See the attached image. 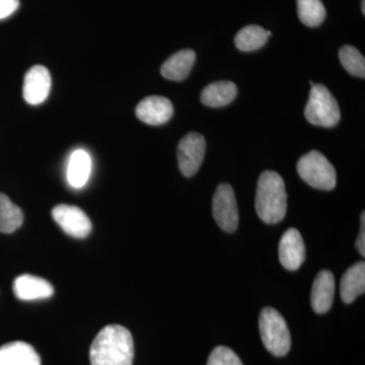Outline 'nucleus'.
Here are the masks:
<instances>
[{
    "instance_id": "nucleus-1",
    "label": "nucleus",
    "mask_w": 365,
    "mask_h": 365,
    "mask_svg": "<svg viewBox=\"0 0 365 365\" xmlns=\"http://www.w3.org/2000/svg\"><path fill=\"white\" fill-rule=\"evenodd\" d=\"M133 359V338L123 326L105 327L91 343V365H132Z\"/></svg>"
},
{
    "instance_id": "nucleus-2",
    "label": "nucleus",
    "mask_w": 365,
    "mask_h": 365,
    "mask_svg": "<svg viewBox=\"0 0 365 365\" xmlns=\"http://www.w3.org/2000/svg\"><path fill=\"white\" fill-rule=\"evenodd\" d=\"M255 207L259 217L268 225L280 222L287 215V193L282 177L265 170L259 178Z\"/></svg>"
},
{
    "instance_id": "nucleus-3",
    "label": "nucleus",
    "mask_w": 365,
    "mask_h": 365,
    "mask_svg": "<svg viewBox=\"0 0 365 365\" xmlns=\"http://www.w3.org/2000/svg\"><path fill=\"white\" fill-rule=\"evenodd\" d=\"M262 342L274 356H285L292 347V338L284 318L273 307L262 309L259 319Z\"/></svg>"
},
{
    "instance_id": "nucleus-4",
    "label": "nucleus",
    "mask_w": 365,
    "mask_h": 365,
    "mask_svg": "<svg viewBox=\"0 0 365 365\" xmlns=\"http://www.w3.org/2000/svg\"><path fill=\"white\" fill-rule=\"evenodd\" d=\"M304 116L309 123L316 126L331 128L339 123V105L325 86L319 83L312 86Z\"/></svg>"
},
{
    "instance_id": "nucleus-5",
    "label": "nucleus",
    "mask_w": 365,
    "mask_h": 365,
    "mask_svg": "<svg viewBox=\"0 0 365 365\" xmlns=\"http://www.w3.org/2000/svg\"><path fill=\"white\" fill-rule=\"evenodd\" d=\"M297 173L309 186L324 191L335 188L337 182L335 168L323 153L317 150L309 151L300 158Z\"/></svg>"
},
{
    "instance_id": "nucleus-6",
    "label": "nucleus",
    "mask_w": 365,
    "mask_h": 365,
    "mask_svg": "<svg viewBox=\"0 0 365 365\" xmlns=\"http://www.w3.org/2000/svg\"><path fill=\"white\" fill-rule=\"evenodd\" d=\"M213 216L222 230L234 232L239 225V209L234 189L227 182L216 189L212 201Z\"/></svg>"
},
{
    "instance_id": "nucleus-7",
    "label": "nucleus",
    "mask_w": 365,
    "mask_h": 365,
    "mask_svg": "<svg viewBox=\"0 0 365 365\" xmlns=\"http://www.w3.org/2000/svg\"><path fill=\"white\" fill-rule=\"evenodd\" d=\"M206 141L203 135L191 132L182 137L178 146V162L180 170L185 177L194 176L205 157Z\"/></svg>"
},
{
    "instance_id": "nucleus-8",
    "label": "nucleus",
    "mask_w": 365,
    "mask_h": 365,
    "mask_svg": "<svg viewBox=\"0 0 365 365\" xmlns=\"http://www.w3.org/2000/svg\"><path fill=\"white\" fill-rule=\"evenodd\" d=\"M52 216L66 234L76 239L88 237L93 230L90 218L78 206L59 204L53 208Z\"/></svg>"
},
{
    "instance_id": "nucleus-9",
    "label": "nucleus",
    "mask_w": 365,
    "mask_h": 365,
    "mask_svg": "<svg viewBox=\"0 0 365 365\" xmlns=\"http://www.w3.org/2000/svg\"><path fill=\"white\" fill-rule=\"evenodd\" d=\"M51 76L45 66H33L24 79L23 93L26 102L30 105L44 103L51 90Z\"/></svg>"
},
{
    "instance_id": "nucleus-10",
    "label": "nucleus",
    "mask_w": 365,
    "mask_h": 365,
    "mask_svg": "<svg viewBox=\"0 0 365 365\" xmlns=\"http://www.w3.org/2000/svg\"><path fill=\"white\" fill-rule=\"evenodd\" d=\"M279 260L281 265L289 271L297 270L306 260V246L297 228H289L281 237Z\"/></svg>"
},
{
    "instance_id": "nucleus-11",
    "label": "nucleus",
    "mask_w": 365,
    "mask_h": 365,
    "mask_svg": "<svg viewBox=\"0 0 365 365\" xmlns=\"http://www.w3.org/2000/svg\"><path fill=\"white\" fill-rule=\"evenodd\" d=\"M136 116L143 123L158 126L167 123L174 115V107L169 98L150 96L137 105Z\"/></svg>"
},
{
    "instance_id": "nucleus-12",
    "label": "nucleus",
    "mask_w": 365,
    "mask_h": 365,
    "mask_svg": "<svg viewBox=\"0 0 365 365\" xmlns=\"http://www.w3.org/2000/svg\"><path fill=\"white\" fill-rule=\"evenodd\" d=\"M14 292L19 299L31 302L49 299L54 294V288L43 278L24 274L14 280Z\"/></svg>"
},
{
    "instance_id": "nucleus-13",
    "label": "nucleus",
    "mask_w": 365,
    "mask_h": 365,
    "mask_svg": "<svg viewBox=\"0 0 365 365\" xmlns=\"http://www.w3.org/2000/svg\"><path fill=\"white\" fill-rule=\"evenodd\" d=\"M335 295V278L328 270L321 271L314 281L312 288L311 302L317 314L330 311Z\"/></svg>"
},
{
    "instance_id": "nucleus-14",
    "label": "nucleus",
    "mask_w": 365,
    "mask_h": 365,
    "mask_svg": "<svg viewBox=\"0 0 365 365\" xmlns=\"http://www.w3.org/2000/svg\"><path fill=\"white\" fill-rule=\"evenodd\" d=\"M0 365H41V359L32 345L16 341L0 347Z\"/></svg>"
},
{
    "instance_id": "nucleus-15",
    "label": "nucleus",
    "mask_w": 365,
    "mask_h": 365,
    "mask_svg": "<svg viewBox=\"0 0 365 365\" xmlns=\"http://www.w3.org/2000/svg\"><path fill=\"white\" fill-rule=\"evenodd\" d=\"M196 53L191 49L181 50L172 55L160 68L163 78L170 81H181L188 78L195 63Z\"/></svg>"
},
{
    "instance_id": "nucleus-16",
    "label": "nucleus",
    "mask_w": 365,
    "mask_h": 365,
    "mask_svg": "<svg viewBox=\"0 0 365 365\" xmlns=\"http://www.w3.org/2000/svg\"><path fill=\"white\" fill-rule=\"evenodd\" d=\"M365 290V264L359 262L351 266L340 283L341 299L345 304H351L359 295L364 294Z\"/></svg>"
},
{
    "instance_id": "nucleus-17",
    "label": "nucleus",
    "mask_w": 365,
    "mask_h": 365,
    "mask_svg": "<svg viewBox=\"0 0 365 365\" xmlns=\"http://www.w3.org/2000/svg\"><path fill=\"white\" fill-rule=\"evenodd\" d=\"M91 160L83 150L73 151L67 165V181L73 188H83L90 179Z\"/></svg>"
},
{
    "instance_id": "nucleus-18",
    "label": "nucleus",
    "mask_w": 365,
    "mask_h": 365,
    "mask_svg": "<svg viewBox=\"0 0 365 365\" xmlns=\"http://www.w3.org/2000/svg\"><path fill=\"white\" fill-rule=\"evenodd\" d=\"M237 95V86L232 81H216L204 88L201 102L207 107L220 108L230 104Z\"/></svg>"
},
{
    "instance_id": "nucleus-19",
    "label": "nucleus",
    "mask_w": 365,
    "mask_h": 365,
    "mask_svg": "<svg viewBox=\"0 0 365 365\" xmlns=\"http://www.w3.org/2000/svg\"><path fill=\"white\" fill-rule=\"evenodd\" d=\"M270 31L264 30L260 26L250 25L239 31L235 38L237 49L244 52L260 49L270 37Z\"/></svg>"
},
{
    "instance_id": "nucleus-20",
    "label": "nucleus",
    "mask_w": 365,
    "mask_h": 365,
    "mask_svg": "<svg viewBox=\"0 0 365 365\" xmlns=\"http://www.w3.org/2000/svg\"><path fill=\"white\" fill-rule=\"evenodd\" d=\"M23 222L21 209L13 203L6 194L0 193V232L13 234L21 227Z\"/></svg>"
},
{
    "instance_id": "nucleus-21",
    "label": "nucleus",
    "mask_w": 365,
    "mask_h": 365,
    "mask_svg": "<svg viewBox=\"0 0 365 365\" xmlns=\"http://www.w3.org/2000/svg\"><path fill=\"white\" fill-rule=\"evenodd\" d=\"M297 14L304 25L314 28L325 21L327 11L322 0H297Z\"/></svg>"
},
{
    "instance_id": "nucleus-22",
    "label": "nucleus",
    "mask_w": 365,
    "mask_h": 365,
    "mask_svg": "<svg viewBox=\"0 0 365 365\" xmlns=\"http://www.w3.org/2000/svg\"><path fill=\"white\" fill-rule=\"evenodd\" d=\"M341 64L350 74L359 78H364L365 76V59L361 54L353 46L345 45L339 51Z\"/></svg>"
},
{
    "instance_id": "nucleus-23",
    "label": "nucleus",
    "mask_w": 365,
    "mask_h": 365,
    "mask_svg": "<svg viewBox=\"0 0 365 365\" xmlns=\"http://www.w3.org/2000/svg\"><path fill=\"white\" fill-rule=\"evenodd\" d=\"M207 365H242V362L232 349L218 346L211 352Z\"/></svg>"
},
{
    "instance_id": "nucleus-24",
    "label": "nucleus",
    "mask_w": 365,
    "mask_h": 365,
    "mask_svg": "<svg viewBox=\"0 0 365 365\" xmlns=\"http://www.w3.org/2000/svg\"><path fill=\"white\" fill-rule=\"evenodd\" d=\"M20 6V0H0V20L9 18Z\"/></svg>"
},
{
    "instance_id": "nucleus-25",
    "label": "nucleus",
    "mask_w": 365,
    "mask_h": 365,
    "mask_svg": "<svg viewBox=\"0 0 365 365\" xmlns=\"http://www.w3.org/2000/svg\"><path fill=\"white\" fill-rule=\"evenodd\" d=\"M356 249L359 250V254L362 257L365 256V213L361 215V228H360V234L356 241Z\"/></svg>"
},
{
    "instance_id": "nucleus-26",
    "label": "nucleus",
    "mask_w": 365,
    "mask_h": 365,
    "mask_svg": "<svg viewBox=\"0 0 365 365\" xmlns=\"http://www.w3.org/2000/svg\"><path fill=\"white\" fill-rule=\"evenodd\" d=\"M361 9H362V14H365V0H362L361 1Z\"/></svg>"
}]
</instances>
